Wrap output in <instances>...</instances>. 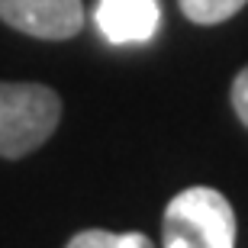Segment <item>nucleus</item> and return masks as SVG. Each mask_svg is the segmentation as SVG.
I'll return each instance as SVG.
<instances>
[{"instance_id": "5", "label": "nucleus", "mask_w": 248, "mask_h": 248, "mask_svg": "<svg viewBox=\"0 0 248 248\" xmlns=\"http://www.w3.org/2000/svg\"><path fill=\"white\" fill-rule=\"evenodd\" d=\"M64 248H155L145 232H107V229H84L68 239Z\"/></svg>"}, {"instance_id": "6", "label": "nucleus", "mask_w": 248, "mask_h": 248, "mask_svg": "<svg viewBox=\"0 0 248 248\" xmlns=\"http://www.w3.org/2000/svg\"><path fill=\"white\" fill-rule=\"evenodd\" d=\"M177 3L190 23L216 26V23H226L229 16H235L248 0H177Z\"/></svg>"}, {"instance_id": "4", "label": "nucleus", "mask_w": 248, "mask_h": 248, "mask_svg": "<svg viewBox=\"0 0 248 248\" xmlns=\"http://www.w3.org/2000/svg\"><path fill=\"white\" fill-rule=\"evenodd\" d=\"M93 19L113 46L148 42L161 23V7L158 0H97Z\"/></svg>"}, {"instance_id": "2", "label": "nucleus", "mask_w": 248, "mask_h": 248, "mask_svg": "<svg viewBox=\"0 0 248 248\" xmlns=\"http://www.w3.org/2000/svg\"><path fill=\"white\" fill-rule=\"evenodd\" d=\"M62 120V100L46 84L0 81V155L23 158L36 152Z\"/></svg>"}, {"instance_id": "7", "label": "nucleus", "mask_w": 248, "mask_h": 248, "mask_svg": "<svg viewBox=\"0 0 248 248\" xmlns=\"http://www.w3.org/2000/svg\"><path fill=\"white\" fill-rule=\"evenodd\" d=\"M232 107H235V116L248 126V68H242L232 81Z\"/></svg>"}, {"instance_id": "3", "label": "nucleus", "mask_w": 248, "mask_h": 248, "mask_svg": "<svg viewBox=\"0 0 248 248\" xmlns=\"http://www.w3.org/2000/svg\"><path fill=\"white\" fill-rule=\"evenodd\" d=\"M0 19L36 39H71L84 26L81 0H0Z\"/></svg>"}, {"instance_id": "1", "label": "nucleus", "mask_w": 248, "mask_h": 248, "mask_svg": "<svg viewBox=\"0 0 248 248\" xmlns=\"http://www.w3.org/2000/svg\"><path fill=\"white\" fill-rule=\"evenodd\" d=\"M165 248H235V210L216 187H187L165 206Z\"/></svg>"}]
</instances>
